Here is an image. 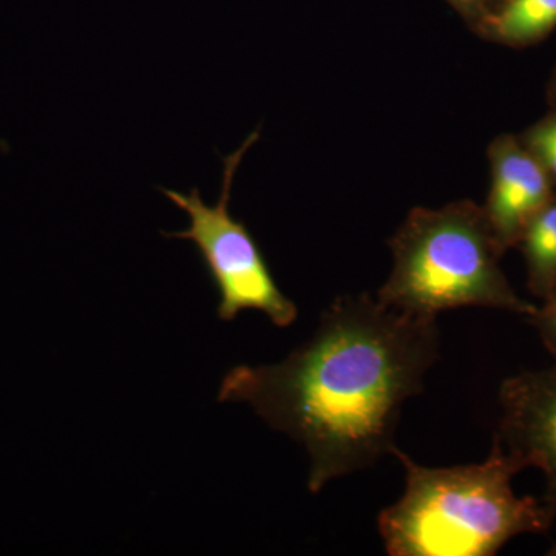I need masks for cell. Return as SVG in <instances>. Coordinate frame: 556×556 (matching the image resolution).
Listing matches in <instances>:
<instances>
[{"label": "cell", "mask_w": 556, "mask_h": 556, "mask_svg": "<svg viewBox=\"0 0 556 556\" xmlns=\"http://www.w3.org/2000/svg\"><path fill=\"white\" fill-rule=\"evenodd\" d=\"M439 346L438 317L343 295L283 361L230 369L218 399L251 405L300 442L309 456L308 490L318 493L393 455L402 407L422 393Z\"/></svg>", "instance_id": "cell-1"}, {"label": "cell", "mask_w": 556, "mask_h": 556, "mask_svg": "<svg viewBox=\"0 0 556 556\" xmlns=\"http://www.w3.org/2000/svg\"><path fill=\"white\" fill-rule=\"evenodd\" d=\"M405 470V490L380 511L378 527L391 556H493L526 533H546L556 504L517 496L511 481L521 460L493 438L484 463L419 466L394 448Z\"/></svg>", "instance_id": "cell-2"}, {"label": "cell", "mask_w": 556, "mask_h": 556, "mask_svg": "<svg viewBox=\"0 0 556 556\" xmlns=\"http://www.w3.org/2000/svg\"><path fill=\"white\" fill-rule=\"evenodd\" d=\"M388 247L393 269L376 299L419 316L479 306L533 316L538 305L519 298L500 266L484 207L455 201L439 208L415 207Z\"/></svg>", "instance_id": "cell-3"}, {"label": "cell", "mask_w": 556, "mask_h": 556, "mask_svg": "<svg viewBox=\"0 0 556 556\" xmlns=\"http://www.w3.org/2000/svg\"><path fill=\"white\" fill-rule=\"evenodd\" d=\"M258 138L260 131H252L239 150L223 159L222 192L214 206L204 203L197 188L186 195L177 190L161 189L190 218L188 229L164 236L192 241L199 251L204 269L218 292L219 320L233 321L241 311L255 309L265 314L277 328H289L298 320V305L278 287L251 230L229 211L237 169L244 153Z\"/></svg>", "instance_id": "cell-4"}, {"label": "cell", "mask_w": 556, "mask_h": 556, "mask_svg": "<svg viewBox=\"0 0 556 556\" xmlns=\"http://www.w3.org/2000/svg\"><path fill=\"white\" fill-rule=\"evenodd\" d=\"M495 437L522 466L540 468L556 504V364L504 380Z\"/></svg>", "instance_id": "cell-5"}, {"label": "cell", "mask_w": 556, "mask_h": 556, "mask_svg": "<svg viewBox=\"0 0 556 556\" xmlns=\"http://www.w3.org/2000/svg\"><path fill=\"white\" fill-rule=\"evenodd\" d=\"M489 159L492 185L482 207L497 247L506 254L518 247L538 212L555 199V181L521 139L510 135L492 142Z\"/></svg>", "instance_id": "cell-6"}, {"label": "cell", "mask_w": 556, "mask_h": 556, "mask_svg": "<svg viewBox=\"0 0 556 556\" xmlns=\"http://www.w3.org/2000/svg\"><path fill=\"white\" fill-rule=\"evenodd\" d=\"M556 27V0H504L481 20L489 38L507 46L522 47L546 38Z\"/></svg>", "instance_id": "cell-7"}, {"label": "cell", "mask_w": 556, "mask_h": 556, "mask_svg": "<svg viewBox=\"0 0 556 556\" xmlns=\"http://www.w3.org/2000/svg\"><path fill=\"white\" fill-rule=\"evenodd\" d=\"M527 269V287L543 300L556 285V197L527 225L518 247Z\"/></svg>", "instance_id": "cell-8"}, {"label": "cell", "mask_w": 556, "mask_h": 556, "mask_svg": "<svg viewBox=\"0 0 556 556\" xmlns=\"http://www.w3.org/2000/svg\"><path fill=\"white\" fill-rule=\"evenodd\" d=\"M521 142L556 182V110L530 127Z\"/></svg>", "instance_id": "cell-9"}, {"label": "cell", "mask_w": 556, "mask_h": 556, "mask_svg": "<svg viewBox=\"0 0 556 556\" xmlns=\"http://www.w3.org/2000/svg\"><path fill=\"white\" fill-rule=\"evenodd\" d=\"M529 321L536 328L541 342L556 364V285L551 294L543 299V305L538 306L536 313L529 317Z\"/></svg>", "instance_id": "cell-10"}, {"label": "cell", "mask_w": 556, "mask_h": 556, "mask_svg": "<svg viewBox=\"0 0 556 556\" xmlns=\"http://www.w3.org/2000/svg\"><path fill=\"white\" fill-rule=\"evenodd\" d=\"M448 2L466 16H477V14L482 13V5H484L485 0H448Z\"/></svg>", "instance_id": "cell-11"}, {"label": "cell", "mask_w": 556, "mask_h": 556, "mask_svg": "<svg viewBox=\"0 0 556 556\" xmlns=\"http://www.w3.org/2000/svg\"><path fill=\"white\" fill-rule=\"evenodd\" d=\"M548 555H556V544L554 547L551 548V552H548Z\"/></svg>", "instance_id": "cell-12"}]
</instances>
